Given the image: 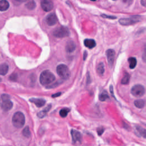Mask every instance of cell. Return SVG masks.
<instances>
[{
    "label": "cell",
    "instance_id": "obj_2",
    "mask_svg": "<svg viewBox=\"0 0 146 146\" xmlns=\"http://www.w3.org/2000/svg\"><path fill=\"white\" fill-rule=\"evenodd\" d=\"M25 122V117L23 113L20 111L15 112L12 117V123L13 125L18 128H22Z\"/></svg>",
    "mask_w": 146,
    "mask_h": 146
},
{
    "label": "cell",
    "instance_id": "obj_28",
    "mask_svg": "<svg viewBox=\"0 0 146 146\" xmlns=\"http://www.w3.org/2000/svg\"><path fill=\"white\" fill-rule=\"evenodd\" d=\"M1 100L2 101H6L10 100V96L7 94H2L1 95Z\"/></svg>",
    "mask_w": 146,
    "mask_h": 146
},
{
    "label": "cell",
    "instance_id": "obj_23",
    "mask_svg": "<svg viewBox=\"0 0 146 146\" xmlns=\"http://www.w3.org/2000/svg\"><path fill=\"white\" fill-rule=\"evenodd\" d=\"M99 100L102 102H103V101H105L107 99H108L109 98V96H108V93L107 92V91H103L99 95Z\"/></svg>",
    "mask_w": 146,
    "mask_h": 146
},
{
    "label": "cell",
    "instance_id": "obj_20",
    "mask_svg": "<svg viewBox=\"0 0 146 146\" xmlns=\"http://www.w3.org/2000/svg\"><path fill=\"white\" fill-rule=\"evenodd\" d=\"M96 70H97V72L99 74V75H102L104 72V64L102 62H100L98 64V66H97V68H96Z\"/></svg>",
    "mask_w": 146,
    "mask_h": 146
},
{
    "label": "cell",
    "instance_id": "obj_8",
    "mask_svg": "<svg viewBox=\"0 0 146 146\" xmlns=\"http://www.w3.org/2000/svg\"><path fill=\"white\" fill-rule=\"evenodd\" d=\"M71 134L72 136V143L74 144H80L82 141V136L79 132L75 129H71Z\"/></svg>",
    "mask_w": 146,
    "mask_h": 146
},
{
    "label": "cell",
    "instance_id": "obj_15",
    "mask_svg": "<svg viewBox=\"0 0 146 146\" xmlns=\"http://www.w3.org/2000/svg\"><path fill=\"white\" fill-rule=\"evenodd\" d=\"M9 7V3L6 0H1L0 1V10L4 11L7 10Z\"/></svg>",
    "mask_w": 146,
    "mask_h": 146
},
{
    "label": "cell",
    "instance_id": "obj_25",
    "mask_svg": "<svg viewBox=\"0 0 146 146\" xmlns=\"http://www.w3.org/2000/svg\"><path fill=\"white\" fill-rule=\"evenodd\" d=\"M70 111V109L67 108H64L60 110V111H59V115L61 117H65L67 116L68 113Z\"/></svg>",
    "mask_w": 146,
    "mask_h": 146
},
{
    "label": "cell",
    "instance_id": "obj_17",
    "mask_svg": "<svg viewBox=\"0 0 146 146\" xmlns=\"http://www.w3.org/2000/svg\"><path fill=\"white\" fill-rule=\"evenodd\" d=\"M9 70V66L7 64L4 63H2L0 66V74L1 75H5Z\"/></svg>",
    "mask_w": 146,
    "mask_h": 146
},
{
    "label": "cell",
    "instance_id": "obj_37",
    "mask_svg": "<svg viewBox=\"0 0 146 146\" xmlns=\"http://www.w3.org/2000/svg\"><path fill=\"white\" fill-rule=\"evenodd\" d=\"M91 1H96V0H91Z\"/></svg>",
    "mask_w": 146,
    "mask_h": 146
},
{
    "label": "cell",
    "instance_id": "obj_22",
    "mask_svg": "<svg viewBox=\"0 0 146 146\" xmlns=\"http://www.w3.org/2000/svg\"><path fill=\"white\" fill-rule=\"evenodd\" d=\"M129 78H130V76H129V74L127 72H125L124 74V76L121 80V84H128L129 81Z\"/></svg>",
    "mask_w": 146,
    "mask_h": 146
},
{
    "label": "cell",
    "instance_id": "obj_36",
    "mask_svg": "<svg viewBox=\"0 0 146 146\" xmlns=\"http://www.w3.org/2000/svg\"><path fill=\"white\" fill-rule=\"evenodd\" d=\"M87 56V53L86 52V51H84V55H83V57H84V59H84V60L86 59Z\"/></svg>",
    "mask_w": 146,
    "mask_h": 146
},
{
    "label": "cell",
    "instance_id": "obj_9",
    "mask_svg": "<svg viewBox=\"0 0 146 146\" xmlns=\"http://www.w3.org/2000/svg\"><path fill=\"white\" fill-rule=\"evenodd\" d=\"M106 55H107V58L108 63L110 67H112L113 65V63L115 55V51L112 49H109V50H107Z\"/></svg>",
    "mask_w": 146,
    "mask_h": 146
},
{
    "label": "cell",
    "instance_id": "obj_14",
    "mask_svg": "<svg viewBox=\"0 0 146 146\" xmlns=\"http://www.w3.org/2000/svg\"><path fill=\"white\" fill-rule=\"evenodd\" d=\"M84 44L86 47L91 49L95 47L96 42L95 40L92 39H86L84 40Z\"/></svg>",
    "mask_w": 146,
    "mask_h": 146
},
{
    "label": "cell",
    "instance_id": "obj_16",
    "mask_svg": "<svg viewBox=\"0 0 146 146\" xmlns=\"http://www.w3.org/2000/svg\"><path fill=\"white\" fill-rule=\"evenodd\" d=\"M51 105L48 104L44 109H43V111H40L38 113V116L40 118H42V117H44L46 115V113L51 109Z\"/></svg>",
    "mask_w": 146,
    "mask_h": 146
},
{
    "label": "cell",
    "instance_id": "obj_13",
    "mask_svg": "<svg viewBox=\"0 0 146 146\" xmlns=\"http://www.w3.org/2000/svg\"><path fill=\"white\" fill-rule=\"evenodd\" d=\"M75 48H76V45L73 41L70 40L67 42L66 45V50L67 52H69V53L72 52L73 51H74Z\"/></svg>",
    "mask_w": 146,
    "mask_h": 146
},
{
    "label": "cell",
    "instance_id": "obj_11",
    "mask_svg": "<svg viewBox=\"0 0 146 146\" xmlns=\"http://www.w3.org/2000/svg\"><path fill=\"white\" fill-rule=\"evenodd\" d=\"M30 101L37 107H41L43 106L46 103V100L42 98H31Z\"/></svg>",
    "mask_w": 146,
    "mask_h": 146
},
{
    "label": "cell",
    "instance_id": "obj_7",
    "mask_svg": "<svg viewBox=\"0 0 146 146\" xmlns=\"http://www.w3.org/2000/svg\"><path fill=\"white\" fill-rule=\"evenodd\" d=\"M40 6L44 11H50L53 9L54 5L51 0H41Z\"/></svg>",
    "mask_w": 146,
    "mask_h": 146
},
{
    "label": "cell",
    "instance_id": "obj_30",
    "mask_svg": "<svg viewBox=\"0 0 146 146\" xmlns=\"http://www.w3.org/2000/svg\"><path fill=\"white\" fill-rule=\"evenodd\" d=\"M101 16L103 18H109V19H116V17H114V16H112V15H107L106 14H102Z\"/></svg>",
    "mask_w": 146,
    "mask_h": 146
},
{
    "label": "cell",
    "instance_id": "obj_39",
    "mask_svg": "<svg viewBox=\"0 0 146 146\" xmlns=\"http://www.w3.org/2000/svg\"><path fill=\"white\" fill-rule=\"evenodd\" d=\"M85 146H86V145H85Z\"/></svg>",
    "mask_w": 146,
    "mask_h": 146
},
{
    "label": "cell",
    "instance_id": "obj_5",
    "mask_svg": "<svg viewBox=\"0 0 146 146\" xmlns=\"http://www.w3.org/2000/svg\"><path fill=\"white\" fill-rule=\"evenodd\" d=\"M141 16L140 15H132L129 18H121L119 19V23L124 26H128L133 25L139 22L141 20Z\"/></svg>",
    "mask_w": 146,
    "mask_h": 146
},
{
    "label": "cell",
    "instance_id": "obj_31",
    "mask_svg": "<svg viewBox=\"0 0 146 146\" xmlns=\"http://www.w3.org/2000/svg\"><path fill=\"white\" fill-rule=\"evenodd\" d=\"M104 131V129L103 127H99L97 129V132H98V133L99 135H102V133H103Z\"/></svg>",
    "mask_w": 146,
    "mask_h": 146
},
{
    "label": "cell",
    "instance_id": "obj_34",
    "mask_svg": "<svg viewBox=\"0 0 146 146\" xmlns=\"http://www.w3.org/2000/svg\"><path fill=\"white\" fill-rule=\"evenodd\" d=\"M60 95H61V92H58V93H56V94H53V95H52V98H56V97L59 96Z\"/></svg>",
    "mask_w": 146,
    "mask_h": 146
},
{
    "label": "cell",
    "instance_id": "obj_12",
    "mask_svg": "<svg viewBox=\"0 0 146 146\" xmlns=\"http://www.w3.org/2000/svg\"><path fill=\"white\" fill-rule=\"evenodd\" d=\"M13 107V103L10 100L2 101L1 108L4 111H7L10 110Z\"/></svg>",
    "mask_w": 146,
    "mask_h": 146
},
{
    "label": "cell",
    "instance_id": "obj_10",
    "mask_svg": "<svg viewBox=\"0 0 146 146\" xmlns=\"http://www.w3.org/2000/svg\"><path fill=\"white\" fill-rule=\"evenodd\" d=\"M46 22L48 26H54L57 22V17L54 13L48 14L46 18Z\"/></svg>",
    "mask_w": 146,
    "mask_h": 146
},
{
    "label": "cell",
    "instance_id": "obj_29",
    "mask_svg": "<svg viewBox=\"0 0 146 146\" xmlns=\"http://www.w3.org/2000/svg\"><path fill=\"white\" fill-rule=\"evenodd\" d=\"M26 1H27V0H13V3L18 5H19V4L22 3V2H24Z\"/></svg>",
    "mask_w": 146,
    "mask_h": 146
},
{
    "label": "cell",
    "instance_id": "obj_1",
    "mask_svg": "<svg viewBox=\"0 0 146 146\" xmlns=\"http://www.w3.org/2000/svg\"><path fill=\"white\" fill-rule=\"evenodd\" d=\"M55 80V75L48 70L43 71L40 75L39 82L43 86L48 85Z\"/></svg>",
    "mask_w": 146,
    "mask_h": 146
},
{
    "label": "cell",
    "instance_id": "obj_27",
    "mask_svg": "<svg viewBox=\"0 0 146 146\" xmlns=\"http://www.w3.org/2000/svg\"><path fill=\"white\" fill-rule=\"evenodd\" d=\"M17 74H15V73H14V74H12L10 77H9V79L11 81H16L17 79Z\"/></svg>",
    "mask_w": 146,
    "mask_h": 146
},
{
    "label": "cell",
    "instance_id": "obj_18",
    "mask_svg": "<svg viewBox=\"0 0 146 146\" xmlns=\"http://www.w3.org/2000/svg\"><path fill=\"white\" fill-rule=\"evenodd\" d=\"M136 129L140 136H143L144 138H146V129H144V128H143L140 126H139V125L136 126Z\"/></svg>",
    "mask_w": 146,
    "mask_h": 146
},
{
    "label": "cell",
    "instance_id": "obj_21",
    "mask_svg": "<svg viewBox=\"0 0 146 146\" xmlns=\"http://www.w3.org/2000/svg\"><path fill=\"white\" fill-rule=\"evenodd\" d=\"M135 106L138 108H142L145 105V102L142 99H137L134 102Z\"/></svg>",
    "mask_w": 146,
    "mask_h": 146
},
{
    "label": "cell",
    "instance_id": "obj_26",
    "mask_svg": "<svg viewBox=\"0 0 146 146\" xmlns=\"http://www.w3.org/2000/svg\"><path fill=\"white\" fill-rule=\"evenodd\" d=\"M22 134L24 136L26 137H29L31 135V133H30V129L29 128V127H26L22 131Z\"/></svg>",
    "mask_w": 146,
    "mask_h": 146
},
{
    "label": "cell",
    "instance_id": "obj_32",
    "mask_svg": "<svg viewBox=\"0 0 146 146\" xmlns=\"http://www.w3.org/2000/svg\"><path fill=\"white\" fill-rule=\"evenodd\" d=\"M142 58H143V61L146 63V45L145 46L144 51L143 54V55H142Z\"/></svg>",
    "mask_w": 146,
    "mask_h": 146
},
{
    "label": "cell",
    "instance_id": "obj_19",
    "mask_svg": "<svg viewBox=\"0 0 146 146\" xmlns=\"http://www.w3.org/2000/svg\"><path fill=\"white\" fill-rule=\"evenodd\" d=\"M128 63H129V68L131 69H133L136 67V65L137 63L136 59L134 57H130L128 58Z\"/></svg>",
    "mask_w": 146,
    "mask_h": 146
},
{
    "label": "cell",
    "instance_id": "obj_24",
    "mask_svg": "<svg viewBox=\"0 0 146 146\" xmlns=\"http://www.w3.org/2000/svg\"><path fill=\"white\" fill-rule=\"evenodd\" d=\"M25 6L29 10H33L35 8L36 3L34 1H30L25 5Z\"/></svg>",
    "mask_w": 146,
    "mask_h": 146
},
{
    "label": "cell",
    "instance_id": "obj_38",
    "mask_svg": "<svg viewBox=\"0 0 146 146\" xmlns=\"http://www.w3.org/2000/svg\"><path fill=\"white\" fill-rule=\"evenodd\" d=\"M113 1H115V0H113Z\"/></svg>",
    "mask_w": 146,
    "mask_h": 146
},
{
    "label": "cell",
    "instance_id": "obj_3",
    "mask_svg": "<svg viewBox=\"0 0 146 146\" xmlns=\"http://www.w3.org/2000/svg\"><path fill=\"white\" fill-rule=\"evenodd\" d=\"M56 72L58 75L63 79H67L70 76V71L68 68L64 64H60L57 66Z\"/></svg>",
    "mask_w": 146,
    "mask_h": 146
},
{
    "label": "cell",
    "instance_id": "obj_33",
    "mask_svg": "<svg viewBox=\"0 0 146 146\" xmlns=\"http://www.w3.org/2000/svg\"><path fill=\"white\" fill-rule=\"evenodd\" d=\"M123 2L125 4H126L127 5L129 6L130 5L132 4V2H133V0H122Z\"/></svg>",
    "mask_w": 146,
    "mask_h": 146
},
{
    "label": "cell",
    "instance_id": "obj_4",
    "mask_svg": "<svg viewBox=\"0 0 146 146\" xmlns=\"http://www.w3.org/2000/svg\"><path fill=\"white\" fill-rule=\"evenodd\" d=\"M70 31L69 29L65 26H60L56 28L53 33L52 34L56 38H64L66 36H68L70 35Z\"/></svg>",
    "mask_w": 146,
    "mask_h": 146
},
{
    "label": "cell",
    "instance_id": "obj_6",
    "mask_svg": "<svg viewBox=\"0 0 146 146\" xmlns=\"http://www.w3.org/2000/svg\"><path fill=\"white\" fill-rule=\"evenodd\" d=\"M131 94L136 97H141L145 93V90L143 86L136 84L133 86L131 88Z\"/></svg>",
    "mask_w": 146,
    "mask_h": 146
},
{
    "label": "cell",
    "instance_id": "obj_35",
    "mask_svg": "<svg viewBox=\"0 0 146 146\" xmlns=\"http://www.w3.org/2000/svg\"><path fill=\"white\" fill-rule=\"evenodd\" d=\"M141 4L142 6L146 7V0H141Z\"/></svg>",
    "mask_w": 146,
    "mask_h": 146
}]
</instances>
